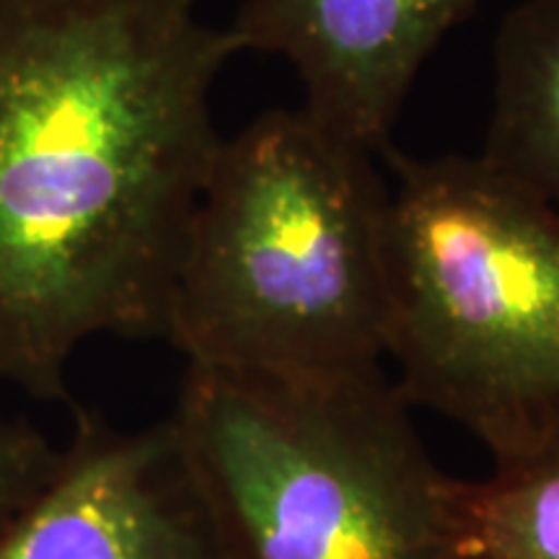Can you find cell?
Here are the masks:
<instances>
[{
  "label": "cell",
  "mask_w": 559,
  "mask_h": 559,
  "mask_svg": "<svg viewBox=\"0 0 559 559\" xmlns=\"http://www.w3.org/2000/svg\"><path fill=\"white\" fill-rule=\"evenodd\" d=\"M194 0H0V386L68 400L102 334H164L239 55Z\"/></svg>",
  "instance_id": "6da1fadb"
},
{
  "label": "cell",
  "mask_w": 559,
  "mask_h": 559,
  "mask_svg": "<svg viewBox=\"0 0 559 559\" xmlns=\"http://www.w3.org/2000/svg\"><path fill=\"white\" fill-rule=\"evenodd\" d=\"M391 187L376 153L304 107L223 138L164 337L187 366L345 379L383 370Z\"/></svg>",
  "instance_id": "7a4b0ae2"
},
{
  "label": "cell",
  "mask_w": 559,
  "mask_h": 559,
  "mask_svg": "<svg viewBox=\"0 0 559 559\" xmlns=\"http://www.w3.org/2000/svg\"><path fill=\"white\" fill-rule=\"evenodd\" d=\"M383 156L396 389L495 469L559 451V207L481 156Z\"/></svg>",
  "instance_id": "3957f363"
},
{
  "label": "cell",
  "mask_w": 559,
  "mask_h": 559,
  "mask_svg": "<svg viewBox=\"0 0 559 559\" xmlns=\"http://www.w3.org/2000/svg\"><path fill=\"white\" fill-rule=\"evenodd\" d=\"M379 373L187 366L166 417L223 559H456L449 479Z\"/></svg>",
  "instance_id": "277c9868"
},
{
  "label": "cell",
  "mask_w": 559,
  "mask_h": 559,
  "mask_svg": "<svg viewBox=\"0 0 559 559\" xmlns=\"http://www.w3.org/2000/svg\"><path fill=\"white\" fill-rule=\"evenodd\" d=\"M485 0H243L241 52L280 55L304 83V109L383 156L417 73Z\"/></svg>",
  "instance_id": "5b68a950"
},
{
  "label": "cell",
  "mask_w": 559,
  "mask_h": 559,
  "mask_svg": "<svg viewBox=\"0 0 559 559\" xmlns=\"http://www.w3.org/2000/svg\"><path fill=\"white\" fill-rule=\"evenodd\" d=\"M0 559H223L179 469L169 425L117 430L79 412L50 481Z\"/></svg>",
  "instance_id": "8992f818"
},
{
  "label": "cell",
  "mask_w": 559,
  "mask_h": 559,
  "mask_svg": "<svg viewBox=\"0 0 559 559\" xmlns=\"http://www.w3.org/2000/svg\"><path fill=\"white\" fill-rule=\"evenodd\" d=\"M492 68L481 158L559 207V0H521L506 13Z\"/></svg>",
  "instance_id": "52a82bcc"
},
{
  "label": "cell",
  "mask_w": 559,
  "mask_h": 559,
  "mask_svg": "<svg viewBox=\"0 0 559 559\" xmlns=\"http://www.w3.org/2000/svg\"><path fill=\"white\" fill-rule=\"evenodd\" d=\"M456 559H559V451L487 479H449Z\"/></svg>",
  "instance_id": "ba28073f"
},
{
  "label": "cell",
  "mask_w": 559,
  "mask_h": 559,
  "mask_svg": "<svg viewBox=\"0 0 559 559\" xmlns=\"http://www.w3.org/2000/svg\"><path fill=\"white\" fill-rule=\"evenodd\" d=\"M60 451L37 428L0 415V539L50 481Z\"/></svg>",
  "instance_id": "9c48e42d"
}]
</instances>
